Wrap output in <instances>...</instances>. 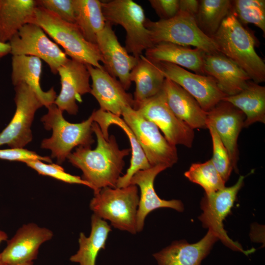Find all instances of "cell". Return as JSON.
I'll return each instance as SVG.
<instances>
[{
    "label": "cell",
    "mask_w": 265,
    "mask_h": 265,
    "mask_svg": "<svg viewBox=\"0 0 265 265\" xmlns=\"http://www.w3.org/2000/svg\"><path fill=\"white\" fill-rule=\"evenodd\" d=\"M92 129L96 136L97 144L91 149L89 146H79L67 157L74 166L82 172V179L94 192L109 187L115 188L125 165L124 158L131 149L120 150L115 136L106 140L98 124L93 122Z\"/></svg>",
    "instance_id": "cell-1"
},
{
    "label": "cell",
    "mask_w": 265,
    "mask_h": 265,
    "mask_svg": "<svg viewBox=\"0 0 265 265\" xmlns=\"http://www.w3.org/2000/svg\"><path fill=\"white\" fill-rule=\"evenodd\" d=\"M219 53L244 71L257 83L265 80V63L257 53L259 41L246 26L230 12L212 37Z\"/></svg>",
    "instance_id": "cell-2"
},
{
    "label": "cell",
    "mask_w": 265,
    "mask_h": 265,
    "mask_svg": "<svg viewBox=\"0 0 265 265\" xmlns=\"http://www.w3.org/2000/svg\"><path fill=\"white\" fill-rule=\"evenodd\" d=\"M48 112L41 118L45 129L52 131V136L41 142V147L49 149L51 157L58 163L64 162L77 146H89L94 142L92 133V115L79 123L65 120L61 111L53 103L48 106Z\"/></svg>",
    "instance_id": "cell-3"
},
{
    "label": "cell",
    "mask_w": 265,
    "mask_h": 265,
    "mask_svg": "<svg viewBox=\"0 0 265 265\" xmlns=\"http://www.w3.org/2000/svg\"><path fill=\"white\" fill-rule=\"evenodd\" d=\"M35 24L39 26L70 59L103 69V59L96 44L87 41L75 24L66 22L53 13L37 6Z\"/></svg>",
    "instance_id": "cell-4"
},
{
    "label": "cell",
    "mask_w": 265,
    "mask_h": 265,
    "mask_svg": "<svg viewBox=\"0 0 265 265\" xmlns=\"http://www.w3.org/2000/svg\"><path fill=\"white\" fill-rule=\"evenodd\" d=\"M139 200L136 185L121 188L106 187L94 192L89 207L93 214L109 220L114 228L135 234Z\"/></svg>",
    "instance_id": "cell-5"
},
{
    "label": "cell",
    "mask_w": 265,
    "mask_h": 265,
    "mask_svg": "<svg viewBox=\"0 0 265 265\" xmlns=\"http://www.w3.org/2000/svg\"><path fill=\"white\" fill-rule=\"evenodd\" d=\"M102 2L106 22L120 25L126 32L125 48L138 58L144 51L153 46L145 26L146 18L142 6L132 0H111Z\"/></svg>",
    "instance_id": "cell-6"
},
{
    "label": "cell",
    "mask_w": 265,
    "mask_h": 265,
    "mask_svg": "<svg viewBox=\"0 0 265 265\" xmlns=\"http://www.w3.org/2000/svg\"><path fill=\"white\" fill-rule=\"evenodd\" d=\"M145 26L153 46L161 42H169L193 46L207 54L219 52L212 38L206 35L198 27L195 17L185 12L179 11L175 17L166 20L152 21L147 19Z\"/></svg>",
    "instance_id": "cell-7"
},
{
    "label": "cell",
    "mask_w": 265,
    "mask_h": 265,
    "mask_svg": "<svg viewBox=\"0 0 265 265\" xmlns=\"http://www.w3.org/2000/svg\"><path fill=\"white\" fill-rule=\"evenodd\" d=\"M121 115L134 133L150 164L172 167L178 159L176 147L170 144L152 122L130 106L123 108Z\"/></svg>",
    "instance_id": "cell-8"
},
{
    "label": "cell",
    "mask_w": 265,
    "mask_h": 265,
    "mask_svg": "<svg viewBox=\"0 0 265 265\" xmlns=\"http://www.w3.org/2000/svg\"><path fill=\"white\" fill-rule=\"evenodd\" d=\"M244 177L240 176L232 186L224 187L209 194H205L201 202L203 213L199 217L204 228L212 232L222 242L234 251L246 255L253 253L254 249L244 250L238 242L231 239L224 229L223 221L231 212L238 192L242 186Z\"/></svg>",
    "instance_id": "cell-9"
},
{
    "label": "cell",
    "mask_w": 265,
    "mask_h": 265,
    "mask_svg": "<svg viewBox=\"0 0 265 265\" xmlns=\"http://www.w3.org/2000/svg\"><path fill=\"white\" fill-rule=\"evenodd\" d=\"M16 108L13 118L0 132V146L23 148L32 139L30 129L36 111L44 104L27 85L21 83L15 86Z\"/></svg>",
    "instance_id": "cell-10"
},
{
    "label": "cell",
    "mask_w": 265,
    "mask_h": 265,
    "mask_svg": "<svg viewBox=\"0 0 265 265\" xmlns=\"http://www.w3.org/2000/svg\"><path fill=\"white\" fill-rule=\"evenodd\" d=\"M12 55L37 57L48 65L51 71L56 74L60 67L69 58L57 44L51 40L38 25H24L9 41Z\"/></svg>",
    "instance_id": "cell-11"
},
{
    "label": "cell",
    "mask_w": 265,
    "mask_h": 265,
    "mask_svg": "<svg viewBox=\"0 0 265 265\" xmlns=\"http://www.w3.org/2000/svg\"><path fill=\"white\" fill-rule=\"evenodd\" d=\"M135 109L159 129L170 144L191 147L194 137L193 130L173 113L162 90L139 104Z\"/></svg>",
    "instance_id": "cell-12"
},
{
    "label": "cell",
    "mask_w": 265,
    "mask_h": 265,
    "mask_svg": "<svg viewBox=\"0 0 265 265\" xmlns=\"http://www.w3.org/2000/svg\"><path fill=\"white\" fill-rule=\"evenodd\" d=\"M155 63L165 78L175 82L190 94L206 112L211 110L227 96L211 76L192 73L168 62Z\"/></svg>",
    "instance_id": "cell-13"
},
{
    "label": "cell",
    "mask_w": 265,
    "mask_h": 265,
    "mask_svg": "<svg viewBox=\"0 0 265 265\" xmlns=\"http://www.w3.org/2000/svg\"><path fill=\"white\" fill-rule=\"evenodd\" d=\"M96 44L103 59L104 69L112 77L118 78L124 89L131 85L130 73L138 58L130 55L119 43L112 25L106 22L97 36Z\"/></svg>",
    "instance_id": "cell-14"
},
{
    "label": "cell",
    "mask_w": 265,
    "mask_h": 265,
    "mask_svg": "<svg viewBox=\"0 0 265 265\" xmlns=\"http://www.w3.org/2000/svg\"><path fill=\"white\" fill-rule=\"evenodd\" d=\"M53 236V231L47 228L34 223L24 224L7 241L6 247L0 253L1 259L5 265L32 262L37 258L40 246Z\"/></svg>",
    "instance_id": "cell-15"
},
{
    "label": "cell",
    "mask_w": 265,
    "mask_h": 265,
    "mask_svg": "<svg viewBox=\"0 0 265 265\" xmlns=\"http://www.w3.org/2000/svg\"><path fill=\"white\" fill-rule=\"evenodd\" d=\"M61 90L54 104L61 111L76 115L78 112L76 102H82L81 96L90 93V74L86 65L71 59L59 67Z\"/></svg>",
    "instance_id": "cell-16"
},
{
    "label": "cell",
    "mask_w": 265,
    "mask_h": 265,
    "mask_svg": "<svg viewBox=\"0 0 265 265\" xmlns=\"http://www.w3.org/2000/svg\"><path fill=\"white\" fill-rule=\"evenodd\" d=\"M245 120V116L240 110L223 100L207 112V123L213 127L225 146L236 171L238 159V138Z\"/></svg>",
    "instance_id": "cell-17"
},
{
    "label": "cell",
    "mask_w": 265,
    "mask_h": 265,
    "mask_svg": "<svg viewBox=\"0 0 265 265\" xmlns=\"http://www.w3.org/2000/svg\"><path fill=\"white\" fill-rule=\"evenodd\" d=\"M86 65L92 80L90 93L102 110L120 117L124 107L134 106L133 97L126 92L121 82L104 68Z\"/></svg>",
    "instance_id": "cell-18"
},
{
    "label": "cell",
    "mask_w": 265,
    "mask_h": 265,
    "mask_svg": "<svg viewBox=\"0 0 265 265\" xmlns=\"http://www.w3.org/2000/svg\"><path fill=\"white\" fill-rule=\"evenodd\" d=\"M165 165L159 164L137 171L132 177L130 185L139 187L140 197L136 214V231L141 232L144 227L146 217L153 211L163 208H171L182 212L184 207L179 200H165L160 198L156 193L154 182L156 176L168 168Z\"/></svg>",
    "instance_id": "cell-19"
},
{
    "label": "cell",
    "mask_w": 265,
    "mask_h": 265,
    "mask_svg": "<svg viewBox=\"0 0 265 265\" xmlns=\"http://www.w3.org/2000/svg\"><path fill=\"white\" fill-rule=\"evenodd\" d=\"M204 70L206 75L215 79L220 89L227 96L239 93L251 80L240 67L219 52L206 53Z\"/></svg>",
    "instance_id": "cell-20"
},
{
    "label": "cell",
    "mask_w": 265,
    "mask_h": 265,
    "mask_svg": "<svg viewBox=\"0 0 265 265\" xmlns=\"http://www.w3.org/2000/svg\"><path fill=\"white\" fill-rule=\"evenodd\" d=\"M218 239L216 235L209 230L195 243L190 244L184 240L176 241L153 256L158 265H201Z\"/></svg>",
    "instance_id": "cell-21"
},
{
    "label": "cell",
    "mask_w": 265,
    "mask_h": 265,
    "mask_svg": "<svg viewBox=\"0 0 265 265\" xmlns=\"http://www.w3.org/2000/svg\"><path fill=\"white\" fill-rule=\"evenodd\" d=\"M162 91L173 113L193 130L207 128V112L180 85L165 78Z\"/></svg>",
    "instance_id": "cell-22"
},
{
    "label": "cell",
    "mask_w": 265,
    "mask_h": 265,
    "mask_svg": "<svg viewBox=\"0 0 265 265\" xmlns=\"http://www.w3.org/2000/svg\"><path fill=\"white\" fill-rule=\"evenodd\" d=\"M91 115L94 122L98 124L106 140L109 138L108 128L111 125H116L120 127L129 139L132 152L130 166L127 169L126 173L119 177L116 187L121 188L128 186L132 177L135 173L140 170L148 169L152 166L148 161L134 133L123 119L101 109L94 110Z\"/></svg>",
    "instance_id": "cell-23"
},
{
    "label": "cell",
    "mask_w": 265,
    "mask_h": 265,
    "mask_svg": "<svg viewBox=\"0 0 265 265\" xmlns=\"http://www.w3.org/2000/svg\"><path fill=\"white\" fill-rule=\"evenodd\" d=\"M206 53L197 48L169 42L158 43L145 51V56L153 62H168L202 75H206L204 70Z\"/></svg>",
    "instance_id": "cell-24"
},
{
    "label": "cell",
    "mask_w": 265,
    "mask_h": 265,
    "mask_svg": "<svg viewBox=\"0 0 265 265\" xmlns=\"http://www.w3.org/2000/svg\"><path fill=\"white\" fill-rule=\"evenodd\" d=\"M11 65V80L14 86L21 83L26 84L46 107L54 103L57 96L53 88L44 91L40 86L42 64L40 58L30 55H12Z\"/></svg>",
    "instance_id": "cell-25"
},
{
    "label": "cell",
    "mask_w": 265,
    "mask_h": 265,
    "mask_svg": "<svg viewBox=\"0 0 265 265\" xmlns=\"http://www.w3.org/2000/svg\"><path fill=\"white\" fill-rule=\"evenodd\" d=\"M34 0H0V41L7 43L25 25L34 23Z\"/></svg>",
    "instance_id": "cell-26"
},
{
    "label": "cell",
    "mask_w": 265,
    "mask_h": 265,
    "mask_svg": "<svg viewBox=\"0 0 265 265\" xmlns=\"http://www.w3.org/2000/svg\"><path fill=\"white\" fill-rule=\"evenodd\" d=\"M165 79L156 63L141 55L130 73L131 81L135 84L133 108L159 93Z\"/></svg>",
    "instance_id": "cell-27"
},
{
    "label": "cell",
    "mask_w": 265,
    "mask_h": 265,
    "mask_svg": "<svg viewBox=\"0 0 265 265\" xmlns=\"http://www.w3.org/2000/svg\"><path fill=\"white\" fill-rule=\"evenodd\" d=\"M223 101L232 104L245 116L244 127L256 122L265 123V87L252 80L239 93L226 96Z\"/></svg>",
    "instance_id": "cell-28"
},
{
    "label": "cell",
    "mask_w": 265,
    "mask_h": 265,
    "mask_svg": "<svg viewBox=\"0 0 265 265\" xmlns=\"http://www.w3.org/2000/svg\"><path fill=\"white\" fill-rule=\"evenodd\" d=\"M91 229L89 237L81 232L79 238V249L72 255L70 261L80 265H95L99 251L105 249L110 226L105 220L93 214L91 216Z\"/></svg>",
    "instance_id": "cell-29"
},
{
    "label": "cell",
    "mask_w": 265,
    "mask_h": 265,
    "mask_svg": "<svg viewBox=\"0 0 265 265\" xmlns=\"http://www.w3.org/2000/svg\"><path fill=\"white\" fill-rule=\"evenodd\" d=\"M75 1V25L87 41L96 44L97 35L106 24L102 2L98 0Z\"/></svg>",
    "instance_id": "cell-30"
},
{
    "label": "cell",
    "mask_w": 265,
    "mask_h": 265,
    "mask_svg": "<svg viewBox=\"0 0 265 265\" xmlns=\"http://www.w3.org/2000/svg\"><path fill=\"white\" fill-rule=\"evenodd\" d=\"M230 0H201L195 17L197 25L207 36L212 38L222 21L230 12Z\"/></svg>",
    "instance_id": "cell-31"
},
{
    "label": "cell",
    "mask_w": 265,
    "mask_h": 265,
    "mask_svg": "<svg viewBox=\"0 0 265 265\" xmlns=\"http://www.w3.org/2000/svg\"><path fill=\"white\" fill-rule=\"evenodd\" d=\"M185 176L190 181L200 185L209 194L223 188L225 182L214 167L211 159L191 164Z\"/></svg>",
    "instance_id": "cell-32"
},
{
    "label": "cell",
    "mask_w": 265,
    "mask_h": 265,
    "mask_svg": "<svg viewBox=\"0 0 265 265\" xmlns=\"http://www.w3.org/2000/svg\"><path fill=\"white\" fill-rule=\"evenodd\" d=\"M231 12L243 25L252 24L265 34V0H234L231 1Z\"/></svg>",
    "instance_id": "cell-33"
},
{
    "label": "cell",
    "mask_w": 265,
    "mask_h": 265,
    "mask_svg": "<svg viewBox=\"0 0 265 265\" xmlns=\"http://www.w3.org/2000/svg\"><path fill=\"white\" fill-rule=\"evenodd\" d=\"M212 143V161L223 180H228L234 169L228 152L213 127L207 123Z\"/></svg>",
    "instance_id": "cell-34"
},
{
    "label": "cell",
    "mask_w": 265,
    "mask_h": 265,
    "mask_svg": "<svg viewBox=\"0 0 265 265\" xmlns=\"http://www.w3.org/2000/svg\"><path fill=\"white\" fill-rule=\"evenodd\" d=\"M24 163L39 174L49 176L66 183L82 185L90 187V185L81 178L66 172L63 168L58 164H47L38 160H27Z\"/></svg>",
    "instance_id": "cell-35"
},
{
    "label": "cell",
    "mask_w": 265,
    "mask_h": 265,
    "mask_svg": "<svg viewBox=\"0 0 265 265\" xmlns=\"http://www.w3.org/2000/svg\"><path fill=\"white\" fill-rule=\"evenodd\" d=\"M37 5L57 16L62 20L75 24V0H40Z\"/></svg>",
    "instance_id": "cell-36"
},
{
    "label": "cell",
    "mask_w": 265,
    "mask_h": 265,
    "mask_svg": "<svg viewBox=\"0 0 265 265\" xmlns=\"http://www.w3.org/2000/svg\"><path fill=\"white\" fill-rule=\"evenodd\" d=\"M0 159L23 162L32 160H38L49 163L52 162L51 159L49 157H43L33 151L24 148L0 149Z\"/></svg>",
    "instance_id": "cell-37"
},
{
    "label": "cell",
    "mask_w": 265,
    "mask_h": 265,
    "mask_svg": "<svg viewBox=\"0 0 265 265\" xmlns=\"http://www.w3.org/2000/svg\"><path fill=\"white\" fill-rule=\"evenodd\" d=\"M149 2L161 20L171 19L179 12V0H149Z\"/></svg>",
    "instance_id": "cell-38"
},
{
    "label": "cell",
    "mask_w": 265,
    "mask_h": 265,
    "mask_svg": "<svg viewBox=\"0 0 265 265\" xmlns=\"http://www.w3.org/2000/svg\"><path fill=\"white\" fill-rule=\"evenodd\" d=\"M199 0H179V11L187 13L194 17L199 8Z\"/></svg>",
    "instance_id": "cell-39"
},
{
    "label": "cell",
    "mask_w": 265,
    "mask_h": 265,
    "mask_svg": "<svg viewBox=\"0 0 265 265\" xmlns=\"http://www.w3.org/2000/svg\"><path fill=\"white\" fill-rule=\"evenodd\" d=\"M10 52L11 47L9 42L4 43L0 41V60Z\"/></svg>",
    "instance_id": "cell-40"
},
{
    "label": "cell",
    "mask_w": 265,
    "mask_h": 265,
    "mask_svg": "<svg viewBox=\"0 0 265 265\" xmlns=\"http://www.w3.org/2000/svg\"><path fill=\"white\" fill-rule=\"evenodd\" d=\"M8 238L7 234L3 231L0 230V244L5 240H7ZM0 265H5L2 261L0 255Z\"/></svg>",
    "instance_id": "cell-41"
},
{
    "label": "cell",
    "mask_w": 265,
    "mask_h": 265,
    "mask_svg": "<svg viewBox=\"0 0 265 265\" xmlns=\"http://www.w3.org/2000/svg\"><path fill=\"white\" fill-rule=\"evenodd\" d=\"M18 265H33V262H28V263H24V264H20Z\"/></svg>",
    "instance_id": "cell-42"
}]
</instances>
